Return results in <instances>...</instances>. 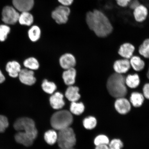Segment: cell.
Instances as JSON below:
<instances>
[{
  "instance_id": "cell-41",
  "label": "cell",
  "mask_w": 149,
  "mask_h": 149,
  "mask_svg": "<svg viewBox=\"0 0 149 149\" xmlns=\"http://www.w3.org/2000/svg\"><path fill=\"white\" fill-rule=\"evenodd\" d=\"M146 74L147 79L149 80V63L148 68L146 70Z\"/></svg>"
},
{
  "instance_id": "cell-5",
  "label": "cell",
  "mask_w": 149,
  "mask_h": 149,
  "mask_svg": "<svg viewBox=\"0 0 149 149\" xmlns=\"http://www.w3.org/2000/svg\"><path fill=\"white\" fill-rule=\"evenodd\" d=\"M57 141L61 148H73L76 143L75 134L73 129L70 127L59 130Z\"/></svg>"
},
{
  "instance_id": "cell-11",
  "label": "cell",
  "mask_w": 149,
  "mask_h": 149,
  "mask_svg": "<svg viewBox=\"0 0 149 149\" xmlns=\"http://www.w3.org/2000/svg\"><path fill=\"white\" fill-rule=\"evenodd\" d=\"M18 76L20 81L27 85H32L36 81L33 71L27 68L22 69Z\"/></svg>"
},
{
  "instance_id": "cell-31",
  "label": "cell",
  "mask_w": 149,
  "mask_h": 149,
  "mask_svg": "<svg viewBox=\"0 0 149 149\" xmlns=\"http://www.w3.org/2000/svg\"><path fill=\"white\" fill-rule=\"evenodd\" d=\"M109 137L107 135L100 134L95 138L94 140V144L96 146L102 145H108L110 142Z\"/></svg>"
},
{
  "instance_id": "cell-23",
  "label": "cell",
  "mask_w": 149,
  "mask_h": 149,
  "mask_svg": "<svg viewBox=\"0 0 149 149\" xmlns=\"http://www.w3.org/2000/svg\"><path fill=\"white\" fill-rule=\"evenodd\" d=\"M137 52L144 58L149 59V38L145 39L140 45Z\"/></svg>"
},
{
  "instance_id": "cell-32",
  "label": "cell",
  "mask_w": 149,
  "mask_h": 149,
  "mask_svg": "<svg viewBox=\"0 0 149 149\" xmlns=\"http://www.w3.org/2000/svg\"><path fill=\"white\" fill-rule=\"evenodd\" d=\"M108 146L109 149H122L124 146V144L120 139H114L110 141Z\"/></svg>"
},
{
  "instance_id": "cell-21",
  "label": "cell",
  "mask_w": 149,
  "mask_h": 149,
  "mask_svg": "<svg viewBox=\"0 0 149 149\" xmlns=\"http://www.w3.org/2000/svg\"><path fill=\"white\" fill-rule=\"evenodd\" d=\"M21 70L20 64L16 61H10L6 65V70L9 75L13 78L17 77Z\"/></svg>"
},
{
  "instance_id": "cell-4",
  "label": "cell",
  "mask_w": 149,
  "mask_h": 149,
  "mask_svg": "<svg viewBox=\"0 0 149 149\" xmlns=\"http://www.w3.org/2000/svg\"><path fill=\"white\" fill-rule=\"evenodd\" d=\"M14 127L17 131L23 132L34 139L38 135V131L34 121L28 117H22L17 119L14 123Z\"/></svg>"
},
{
  "instance_id": "cell-42",
  "label": "cell",
  "mask_w": 149,
  "mask_h": 149,
  "mask_svg": "<svg viewBox=\"0 0 149 149\" xmlns=\"http://www.w3.org/2000/svg\"><path fill=\"white\" fill-rule=\"evenodd\" d=\"M60 149H74L73 148H60Z\"/></svg>"
},
{
  "instance_id": "cell-35",
  "label": "cell",
  "mask_w": 149,
  "mask_h": 149,
  "mask_svg": "<svg viewBox=\"0 0 149 149\" xmlns=\"http://www.w3.org/2000/svg\"><path fill=\"white\" fill-rule=\"evenodd\" d=\"M142 91L145 98L149 100V83H146L143 85Z\"/></svg>"
},
{
  "instance_id": "cell-27",
  "label": "cell",
  "mask_w": 149,
  "mask_h": 149,
  "mask_svg": "<svg viewBox=\"0 0 149 149\" xmlns=\"http://www.w3.org/2000/svg\"><path fill=\"white\" fill-rule=\"evenodd\" d=\"M42 87L45 92L48 94H52L57 89L56 85L53 82L48 81L44 79L42 84Z\"/></svg>"
},
{
  "instance_id": "cell-20",
  "label": "cell",
  "mask_w": 149,
  "mask_h": 149,
  "mask_svg": "<svg viewBox=\"0 0 149 149\" xmlns=\"http://www.w3.org/2000/svg\"><path fill=\"white\" fill-rule=\"evenodd\" d=\"M79 91V87L72 85L70 86H69L65 92V96L71 102H77L81 97Z\"/></svg>"
},
{
  "instance_id": "cell-10",
  "label": "cell",
  "mask_w": 149,
  "mask_h": 149,
  "mask_svg": "<svg viewBox=\"0 0 149 149\" xmlns=\"http://www.w3.org/2000/svg\"><path fill=\"white\" fill-rule=\"evenodd\" d=\"M135 50V46L133 44L125 42L121 45L117 53L122 58L130 59L134 55Z\"/></svg>"
},
{
  "instance_id": "cell-30",
  "label": "cell",
  "mask_w": 149,
  "mask_h": 149,
  "mask_svg": "<svg viewBox=\"0 0 149 149\" xmlns=\"http://www.w3.org/2000/svg\"><path fill=\"white\" fill-rule=\"evenodd\" d=\"M83 124L86 129L91 130L96 127L97 125V120L94 117L90 116L84 119Z\"/></svg>"
},
{
  "instance_id": "cell-25",
  "label": "cell",
  "mask_w": 149,
  "mask_h": 149,
  "mask_svg": "<svg viewBox=\"0 0 149 149\" xmlns=\"http://www.w3.org/2000/svg\"><path fill=\"white\" fill-rule=\"evenodd\" d=\"M41 30L38 26H32L28 31L29 38L31 41L36 42L40 39L41 36Z\"/></svg>"
},
{
  "instance_id": "cell-14",
  "label": "cell",
  "mask_w": 149,
  "mask_h": 149,
  "mask_svg": "<svg viewBox=\"0 0 149 149\" xmlns=\"http://www.w3.org/2000/svg\"><path fill=\"white\" fill-rule=\"evenodd\" d=\"M125 82L127 88L136 89L141 84L140 77L138 73H130L126 76Z\"/></svg>"
},
{
  "instance_id": "cell-36",
  "label": "cell",
  "mask_w": 149,
  "mask_h": 149,
  "mask_svg": "<svg viewBox=\"0 0 149 149\" xmlns=\"http://www.w3.org/2000/svg\"><path fill=\"white\" fill-rule=\"evenodd\" d=\"M117 4L120 6L125 7L128 4L130 0H116Z\"/></svg>"
},
{
  "instance_id": "cell-24",
  "label": "cell",
  "mask_w": 149,
  "mask_h": 149,
  "mask_svg": "<svg viewBox=\"0 0 149 149\" xmlns=\"http://www.w3.org/2000/svg\"><path fill=\"white\" fill-rule=\"evenodd\" d=\"M18 21L21 25L30 26L33 23V17L29 12H23L19 15Z\"/></svg>"
},
{
  "instance_id": "cell-12",
  "label": "cell",
  "mask_w": 149,
  "mask_h": 149,
  "mask_svg": "<svg viewBox=\"0 0 149 149\" xmlns=\"http://www.w3.org/2000/svg\"><path fill=\"white\" fill-rule=\"evenodd\" d=\"M59 62L61 66L65 70L74 68L76 64L75 57L70 53H66L61 56Z\"/></svg>"
},
{
  "instance_id": "cell-37",
  "label": "cell",
  "mask_w": 149,
  "mask_h": 149,
  "mask_svg": "<svg viewBox=\"0 0 149 149\" xmlns=\"http://www.w3.org/2000/svg\"><path fill=\"white\" fill-rule=\"evenodd\" d=\"M59 3L64 6H68L72 4L73 0H58Z\"/></svg>"
},
{
  "instance_id": "cell-19",
  "label": "cell",
  "mask_w": 149,
  "mask_h": 149,
  "mask_svg": "<svg viewBox=\"0 0 149 149\" xmlns=\"http://www.w3.org/2000/svg\"><path fill=\"white\" fill-rule=\"evenodd\" d=\"M134 9L133 14L136 21L141 23L146 19L148 10L144 6L139 5Z\"/></svg>"
},
{
  "instance_id": "cell-7",
  "label": "cell",
  "mask_w": 149,
  "mask_h": 149,
  "mask_svg": "<svg viewBox=\"0 0 149 149\" xmlns=\"http://www.w3.org/2000/svg\"><path fill=\"white\" fill-rule=\"evenodd\" d=\"M70 13L68 7L64 6H59L52 13V17L57 24H64L67 23Z\"/></svg>"
},
{
  "instance_id": "cell-29",
  "label": "cell",
  "mask_w": 149,
  "mask_h": 149,
  "mask_svg": "<svg viewBox=\"0 0 149 149\" xmlns=\"http://www.w3.org/2000/svg\"><path fill=\"white\" fill-rule=\"evenodd\" d=\"M85 107L82 102H72L70 110L71 113L76 115H80L84 111Z\"/></svg>"
},
{
  "instance_id": "cell-33",
  "label": "cell",
  "mask_w": 149,
  "mask_h": 149,
  "mask_svg": "<svg viewBox=\"0 0 149 149\" xmlns=\"http://www.w3.org/2000/svg\"><path fill=\"white\" fill-rule=\"evenodd\" d=\"M10 31V28L6 25H0V41L3 42L7 38Z\"/></svg>"
},
{
  "instance_id": "cell-2",
  "label": "cell",
  "mask_w": 149,
  "mask_h": 149,
  "mask_svg": "<svg viewBox=\"0 0 149 149\" xmlns=\"http://www.w3.org/2000/svg\"><path fill=\"white\" fill-rule=\"evenodd\" d=\"M126 76L113 72L108 77L106 83V89L110 95L117 98L125 97L128 88L125 84Z\"/></svg>"
},
{
  "instance_id": "cell-6",
  "label": "cell",
  "mask_w": 149,
  "mask_h": 149,
  "mask_svg": "<svg viewBox=\"0 0 149 149\" xmlns=\"http://www.w3.org/2000/svg\"><path fill=\"white\" fill-rule=\"evenodd\" d=\"M19 15L14 7L6 6L2 12V20L5 24L13 25L18 21Z\"/></svg>"
},
{
  "instance_id": "cell-39",
  "label": "cell",
  "mask_w": 149,
  "mask_h": 149,
  "mask_svg": "<svg viewBox=\"0 0 149 149\" xmlns=\"http://www.w3.org/2000/svg\"><path fill=\"white\" fill-rule=\"evenodd\" d=\"M95 149H109L108 145H102L96 146Z\"/></svg>"
},
{
  "instance_id": "cell-9",
  "label": "cell",
  "mask_w": 149,
  "mask_h": 149,
  "mask_svg": "<svg viewBox=\"0 0 149 149\" xmlns=\"http://www.w3.org/2000/svg\"><path fill=\"white\" fill-rule=\"evenodd\" d=\"M113 68L114 72L122 74L127 73L131 69L129 59L121 58L114 61Z\"/></svg>"
},
{
  "instance_id": "cell-3",
  "label": "cell",
  "mask_w": 149,
  "mask_h": 149,
  "mask_svg": "<svg viewBox=\"0 0 149 149\" xmlns=\"http://www.w3.org/2000/svg\"><path fill=\"white\" fill-rule=\"evenodd\" d=\"M73 120V117L70 112L61 110L56 112L52 115L51 123L54 129L60 130L70 127Z\"/></svg>"
},
{
  "instance_id": "cell-38",
  "label": "cell",
  "mask_w": 149,
  "mask_h": 149,
  "mask_svg": "<svg viewBox=\"0 0 149 149\" xmlns=\"http://www.w3.org/2000/svg\"><path fill=\"white\" fill-rule=\"evenodd\" d=\"M139 5V1L137 0H135L131 3V5H130V7L132 9H134Z\"/></svg>"
},
{
  "instance_id": "cell-8",
  "label": "cell",
  "mask_w": 149,
  "mask_h": 149,
  "mask_svg": "<svg viewBox=\"0 0 149 149\" xmlns=\"http://www.w3.org/2000/svg\"><path fill=\"white\" fill-rule=\"evenodd\" d=\"M115 110L119 113L124 115L127 114L131 110L132 105L125 97L116 98L114 104Z\"/></svg>"
},
{
  "instance_id": "cell-13",
  "label": "cell",
  "mask_w": 149,
  "mask_h": 149,
  "mask_svg": "<svg viewBox=\"0 0 149 149\" xmlns=\"http://www.w3.org/2000/svg\"><path fill=\"white\" fill-rule=\"evenodd\" d=\"M15 8L22 12H29L33 8L34 4L33 0H13Z\"/></svg>"
},
{
  "instance_id": "cell-28",
  "label": "cell",
  "mask_w": 149,
  "mask_h": 149,
  "mask_svg": "<svg viewBox=\"0 0 149 149\" xmlns=\"http://www.w3.org/2000/svg\"><path fill=\"white\" fill-rule=\"evenodd\" d=\"M44 139L47 144L53 145L57 141V134L55 130H48L45 134Z\"/></svg>"
},
{
  "instance_id": "cell-34",
  "label": "cell",
  "mask_w": 149,
  "mask_h": 149,
  "mask_svg": "<svg viewBox=\"0 0 149 149\" xmlns=\"http://www.w3.org/2000/svg\"><path fill=\"white\" fill-rule=\"evenodd\" d=\"M9 126L8 119L3 115H0V133L4 132Z\"/></svg>"
},
{
  "instance_id": "cell-26",
  "label": "cell",
  "mask_w": 149,
  "mask_h": 149,
  "mask_svg": "<svg viewBox=\"0 0 149 149\" xmlns=\"http://www.w3.org/2000/svg\"><path fill=\"white\" fill-rule=\"evenodd\" d=\"M24 65L28 69L32 70H38L40 67L38 61L33 57L26 59L24 61Z\"/></svg>"
},
{
  "instance_id": "cell-16",
  "label": "cell",
  "mask_w": 149,
  "mask_h": 149,
  "mask_svg": "<svg viewBox=\"0 0 149 149\" xmlns=\"http://www.w3.org/2000/svg\"><path fill=\"white\" fill-rule=\"evenodd\" d=\"M64 96L62 93L57 92L52 95L50 98L49 101L52 107L54 109H61L65 105Z\"/></svg>"
},
{
  "instance_id": "cell-22",
  "label": "cell",
  "mask_w": 149,
  "mask_h": 149,
  "mask_svg": "<svg viewBox=\"0 0 149 149\" xmlns=\"http://www.w3.org/2000/svg\"><path fill=\"white\" fill-rule=\"evenodd\" d=\"M145 98L143 93L134 92L130 94L129 100L132 106L138 108L143 105Z\"/></svg>"
},
{
  "instance_id": "cell-1",
  "label": "cell",
  "mask_w": 149,
  "mask_h": 149,
  "mask_svg": "<svg viewBox=\"0 0 149 149\" xmlns=\"http://www.w3.org/2000/svg\"><path fill=\"white\" fill-rule=\"evenodd\" d=\"M86 22L89 29L99 38L109 36L113 30L109 19L100 10H95L87 13Z\"/></svg>"
},
{
  "instance_id": "cell-18",
  "label": "cell",
  "mask_w": 149,
  "mask_h": 149,
  "mask_svg": "<svg viewBox=\"0 0 149 149\" xmlns=\"http://www.w3.org/2000/svg\"><path fill=\"white\" fill-rule=\"evenodd\" d=\"M76 71L74 68L65 70L63 72L62 78L65 84L70 86L75 83Z\"/></svg>"
},
{
  "instance_id": "cell-15",
  "label": "cell",
  "mask_w": 149,
  "mask_h": 149,
  "mask_svg": "<svg viewBox=\"0 0 149 149\" xmlns=\"http://www.w3.org/2000/svg\"><path fill=\"white\" fill-rule=\"evenodd\" d=\"M129 60L131 68L135 72L142 71L146 67L145 61L138 55H134Z\"/></svg>"
},
{
  "instance_id": "cell-17",
  "label": "cell",
  "mask_w": 149,
  "mask_h": 149,
  "mask_svg": "<svg viewBox=\"0 0 149 149\" xmlns=\"http://www.w3.org/2000/svg\"><path fill=\"white\" fill-rule=\"evenodd\" d=\"M15 139L17 142L27 147L32 145L35 140L31 136L22 131L18 132L15 135Z\"/></svg>"
},
{
  "instance_id": "cell-40",
  "label": "cell",
  "mask_w": 149,
  "mask_h": 149,
  "mask_svg": "<svg viewBox=\"0 0 149 149\" xmlns=\"http://www.w3.org/2000/svg\"><path fill=\"white\" fill-rule=\"evenodd\" d=\"M5 76L2 73L1 70H0V83H3L5 81Z\"/></svg>"
}]
</instances>
